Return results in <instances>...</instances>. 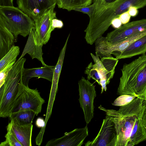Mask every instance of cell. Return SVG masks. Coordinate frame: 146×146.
<instances>
[{"label": "cell", "mask_w": 146, "mask_h": 146, "mask_svg": "<svg viewBox=\"0 0 146 146\" xmlns=\"http://www.w3.org/2000/svg\"><path fill=\"white\" fill-rule=\"evenodd\" d=\"M106 118L114 123L116 132L115 146H127L136 119L143 116L146 109V100L136 97L129 104L120 106L118 110L107 109L100 106Z\"/></svg>", "instance_id": "cell-1"}, {"label": "cell", "mask_w": 146, "mask_h": 146, "mask_svg": "<svg viewBox=\"0 0 146 146\" xmlns=\"http://www.w3.org/2000/svg\"><path fill=\"white\" fill-rule=\"evenodd\" d=\"M121 70L117 94L130 95L146 100V54L124 64Z\"/></svg>", "instance_id": "cell-2"}, {"label": "cell", "mask_w": 146, "mask_h": 146, "mask_svg": "<svg viewBox=\"0 0 146 146\" xmlns=\"http://www.w3.org/2000/svg\"><path fill=\"white\" fill-rule=\"evenodd\" d=\"M26 59L16 61L0 88V117H9L22 93L24 84L22 80L24 64Z\"/></svg>", "instance_id": "cell-3"}, {"label": "cell", "mask_w": 146, "mask_h": 146, "mask_svg": "<svg viewBox=\"0 0 146 146\" xmlns=\"http://www.w3.org/2000/svg\"><path fill=\"white\" fill-rule=\"evenodd\" d=\"M0 22L12 33L16 40L19 35L26 37L35 28L34 21L14 6H0Z\"/></svg>", "instance_id": "cell-4"}, {"label": "cell", "mask_w": 146, "mask_h": 146, "mask_svg": "<svg viewBox=\"0 0 146 146\" xmlns=\"http://www.w3.org/2000/svg\"><path fill=\"white\" fill-rule=\"evenodd\" d=\"M78 85L79 101L83 112L85 121L87 124L94 117V100L96 95L95 86L83 77L79 81Z\"/></svg>", "instance_id": "cell-5"}, {"label": "cell", "mask_w": 146, "mask_h": 146, "mask_svg": "<svg viewBox=\"0 0 146 146\" xmlns=\"http://www.w3.org/2000/svg\"><path fill=\"white\" fill-rule=\"evenodd\" d=\"M44 102L37 88L32 89L28 86L24 85L22 93L15 104L12 112L31 110L37 115L41 112Z\"/></svg>", "instance_id": "cell-6"}, {"label": "cell", "mask_w": 146, "mask_h": 146, "mask_svg": "<svg viewBox=\"0 0 146 146\" xmlns=\"http://www.w3.org/2000/svg\"><path fill=\"white\" fill-rule=\"evenodd\" d=\"M95 66L98 78V83L101 86V94L106 91V85L113 77L118 59L112 56L103 57L100 59L97 53L96 55L90 53Z\"/></svg>", "instance_id": "cell-7"}, {"label": "cell", "mask_w": 146, "mask_h": 146, "mask_svg": "<svg viewBox=\"0 0 146 146\" xmlns=\"http://www.w3.org/2000/svg\"><path fill=\"white\" fill-rule=\"evenodd\" d=\"M146 35V30L123 42L114 44L108 42L106 37L101 36L95 42L96 52L101 58L112 57V53L122 52L133 42Z\"/></svg>", "instance_id": "cell-8"}, {"label": "cell", "mask_w": 146, "mask_h": 146, "mask_svg": "<svg viewBox=\"0 0 146 146\" xmlns=\"http://www.w3.org/2000/svg\"><path fill=\"white\" fill-rule=\"evenodd\" d=\"M146 30V19L133 21L108 33L106 39L114 44L123 42Z\"/></svg>", "instance_id": "cell-9"}, {"label": "cell", "mask_w": 146, "mask_h": 146, "mask_svg": "<svg viewBox=\"0 0 146 146\" xmlns=\"http://www.w3.org/2000/svg\"><path fill=\"white\" fill-rule=\"evenodd\" d=\"M57 0H17L18 7L34 21L57 5Z\"/></svg>", "instance_id": "cell-10"}, {"label": "cell", "mask_w": 146, "mask_h": 146, "mask_svg": "<svg viewBox=\"0 0 146 146\" xmlns=\"http://www.w3.org/2000/svg\"><path fill=\"white\" fill-rule=\"evenodd\" d=\"M116 132L113 122L106 118L103 121L98 133L91 141H88L86 146H115Z\"/></svg>", "instance_id": "cell-11"}, {"label": "cell", "mask_w": 146, "mask_h": 146, "mask_svg": "<svg viewBox=\"0 0 146 146\" xmlns=\"http://www.w3.org/2000/svg\"><path fill=\"white\" fill-rule=\"evenodd\" d=\"M55 7L54 6L47 10L34 21L35 29L43 45L48 42L52 32L54 29L52 20L56 18V13L54 11Z\"/></svg>", "instance_id": "cell-12"}, {"label": "cell", "mask_w": 146, "mask_h": 146, "mask_svg": "<svg viewBox=\"0 0 146 146\" xmlns=\"http://www.w3.org/2000/svg\"><path fill=\"white\" fill-rule=\"evenodd\" d=\"M88 134L87 124L83 128H76L70 132H66L60 138L50 140L46 146H81Z\"/></svg>", "instance_id": "cell-13"}, {"label": "cell", "mask_w": 146, "mask_h": 146, "mask_svg": "<svg viewBox=\"0 0 146 146\" xmlns=\"http://www.w3.org/2000/svg\"><path fill=\"white\" fill-rule=\"evenodd\" d=\"M42 44L35 28L32 29L29 35V37L26 44L22 54L18 59L19 60L22 58L27 54H29L32 59L36 58L40 61L44 66L47 65L44 63L42 55Z\"/></svg>", "instance_id": "cell-14"}, {"label": "cell", "mask_w": 146, "mask_h": 146, "mask_svg": "<svg viewBox=\"0 0 146 146\" xmlns=\"http://www.w3.org/2000/svg\"><path fill=\"white\" fill-rule=\"evenodd\" d=\"M33 128L32 123L22 125L11 121L7 126V129L13 133L22 146H31Z\"/></svg>", "instance_id": "cell-15"}, {"label": "cell", "mask_w": 146, "mask_h": 146, "mask_svg": "<svg viewBox=\"0 0 146 146\" xmlns=\"http://www.w3.org/2000/svg\"><path fill=\"white\" fill-rule=\"evenodd\" d=\"M55 66H48L32 68L23 69L22 80L23 84L28 86L29 80L33 77L43 78L52 82Z\"/></svg>", "instance_id": "cell-16"}, {"label": "cell", "mask_w": 146, "mask_h": 146, "mask_svg": "<svg viewBox=\"0 0 146 146\" xmlns=\"http://www.w3.org/2000/svg\"><path fill=\"white\" fill-rule=\"evenodd\" d=\"M146 52V35L135 41L124 50L112 54L118 59L131 58L143 54Z\"/></svg>", "instance_id": "cell-17"}, {"label": "cell", "mask_w": 146, "mask_h": 146, "mask_svg": "<svg viewBox=\"0 0 146 146\" xmlns=\"http://www.w3.org/2000/svg\"><path fill=\"white\" fill-rule=\"evenodd\" d=\"M16 41L13 34L0 22V59L15 46Z\"/></svg>", "instance_id": "cell-18"}, {"label": "cell", "mask_w": 146, "mask_h": 146, "mask_svg": "<svg viewBox=\"0 0 146 146\" xmlns=\"http://www.w3.org/2000/svg\"><path fill=\"white\" fill-rule=\"evenodd\" d=\"M143 116L136 119L127 146H133L146 140V129L143 122Z\"/></svg>", "instance_id": "cell-19"}, {"label": "cell", "mask_w": 146, "mask_h": 146, "mask_svg": "<svg viewBox=\"0 0 146 146\" xmlns=\"http://www.w3.org/2000/svg\"><path fill=\"white\" fill-rule=\"evenodd\" d=\"M35 115V113L32 111L23 110L13 112L9 117L11 121L24 125L32 123Z\"/></svg>", "instance_id": "cell-20"}, {"label": "cell", "mask_w": 146, "mask_h": 146, "mask_svg": "<svg viewBox=\"0 0 146 146\" xmlns=\"http://www.w3.org/2000/svg\"><path fill=\"white\" fill-rule=\"evenodd\" d=\"M93 0H57V5L60 8L68 11L76 8L84 7L90 5Z\"/></svg>", "instance_id": "cell-21"}, {"label": "cell", "mask_w": 146, "mask_h": 146, "mask_svg": "<svg viewBox=\"0 0 146 146\" xmlns=\"http://www.w3.org/2000/svg\"><path fill=\"white\" fill-rule=\"evenodd\" d=\"M20 52L18 46H13L10 50L0 60V70L11 62H16L17 58Z\"/></svg>", "instance_id": "cell-22"}, {"label": "cell", "mask_w": 146, "mask_h": 146, "mask_svg": "<svg viewBox=\"0 0 146 146\" xmlns=\"http://www.w3.org/2000/svg\"><path fill=\"white\" fill-rule=\"evenodd\" d=\"M7 131L5 135V140L1 143L0 146H22L11 131L7 130Z\"/></svg>", "instance_id": "cell-23"}, {"label": "cell", "mask_w": 146, "mask_h": 146, "mask_svg": "<svg viewBox=\"0 0 146 146\" xmlns=\"http://www.w3.org/2000/svg\"><path fill=\"white\" fill-rule=\"evenodd\" d=\"M137 97L135 96L128 94H123L117 98L112 104L113 106H123L131 102Z\"/></svg>", "instance_id": "cell-24"}, {"label": "cell", "mask_w": 146, "mask_h": 146, "mask_svg": "<svg viewBox=\"0 0 146 146\" xmlns=\"http://www.w3.org/2000/svg\"><path fill=\"white\" fill-rule=\"evenodd\" d=\"M15 62L9 63L0 70V88L4 84L7 76Z\"/></svg>", "instance_id": "cell-25"}, {"label": "cell", "mask_w": 146, "mask_h": 146, "mask_svg": "<svg viewBox=\"0 0 146 146\" xmlns=\"http://www.w3.org/2000/svg\"><path fill=\"white\" fill-rule=\"evenodd\" d=\"M116 0H94V3L95 4L94 13L107 7Z\"/></svg>", "instance_id": "cell-26"}, {"label": "cell", "mask_w": 146, "mask_h": 146, "mask_svg": "<svg viewBox=\"0 0 146 146\" xmlns=\"http://www.w3.org/2000/svg\"><path fill=\"white\" fill-rule=\"evenodd\" d=\"M95 8V4L93 2V3L92 5L85 7H77L75 8L74 10L86 14L88 15L90 18L94 14Z\"/></svg>", "instance_id": "cell-27"}, {"label": "cell", "mask_w": 146, "mask_h": 146, "mask_svg": "<svg viewBox=\"0 0 146 146\" xmlns=\"http://www.w3.org/2000/svg\"><path fill=\"white\" fill-rule=\"evenodd\" d=\"M118 17L122 24L124 25L129 23L130 19L131 16L127 11L119 15Z\"/></svg>", "instance_id": "cell-28"}, {"label": "cell", "mask_w": 146, "mask_h": 146, "mask_svg": "<svg viewBox=\"0 0 146 146\" xmlns=\"http://www.w3.org/2000/svg\"><path fill=\"white\" fill-rule=\"evenodd\" d=\"M52 25L54 29L55 28L60 29L63 27L64 24L62 21L55 18L52 20Z\"/></svg>", "instance_id": "cell-29"}, {"label": "cell", "mask_w": 146, "mask_h": 146, "mask_svg": "<svg viewBox=\"0 0 146 146\" xmlns=\"http://www.w3.org/2000/svg\"><path fill=\"white\" fill-rule=\"evenodd\" d=\"M122 23L118 17L114 18L112 21L111 25L114 28L116 29L120 27L122 25Z\"/></svg>", "instance_id": "cell-30"}, {"label": "cell", "mask_w": 146, "mask_h": 146, "mask_svg": "<svg viewBox=\"0 0 146 146\" xmlns=\"http://www.w3.org/2000/svg\"><path fill=\"white\" fill-rule=\"evenodd\" d=\"M138 9L136 7L132 6L129 8L127 11L131 17H134L136 16L138 14Z\"/></svg>", "instance_id": "cell-31"}, {"label": "cell", "mask_w": 146, "mask_h": 146, "mask_svg": "<svg viewBox=\"0 0 146 146\" xmlns=\"http://www.w3.org/2000/svg\"><path fill=\"white\" fill-rule=\"evenodd\" d=\"M13 0H0V6H13Z\"/></svg>", "instance_id": "cell-32"}, {"label": "cell", "mask_w": 146, "mask_h": 146, "mask_svg": "<svg viewBox=\"0 0 146 146\" xmlns=\"http://www.w3.org/2000/svg\"><path fill=\"white\" fill-rule=\"evenodd\" d=\"M35 124L38 127H42L45 126V122L44 119L41 117H39L36 119Z\"/></svg>", "instance_id": "cell-33"}]
</instances>
